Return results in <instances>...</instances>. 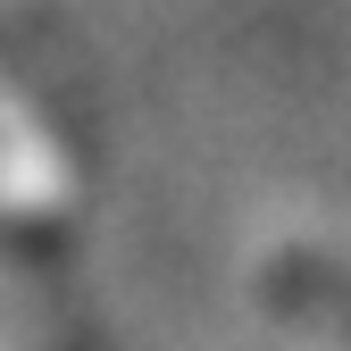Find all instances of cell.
Segmentation results:
<instances>
[]
</instances>
